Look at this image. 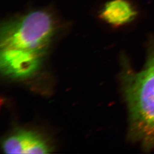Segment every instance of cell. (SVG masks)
I'll use <instances>...</instances> for the list:
<instances>
[{"instance_id": "cell-2", "label": "cell", "mask_w": 154, "mask_h": 154, "mask_svg": "<svg viewBox=\"0 0 154 154\" xmlns=\"http://www.w3.org/2000/svg\"><path fill=\"white\" fill-rule=\"evenodd\" d=\"M121 58L119 79L128 110V139L149 152L154 149V36L148 40L140 70H135L126 57Z\"/></svg>"}, {"instance_id": "cell-4", "label": "cell", "mask_w": 154, "mask_h": 154, "mask_svg": "<svg viewBox=\"0 0 154 154\" xmlns=\"http://www.w3.org/2000/svg\"><path fill=\"white\" fill-rule=\"evenodd\" d=\"M138 11L129 0H108L98 11L99 19L113 27H119L132 22Z\"/></svg>"}, {"instance_id": "cell-3", "label": "cell", "mask_w": 154, "mask_h": 154, "mask_svg": "<svg viewBox=\"0 0 154 154\" xmlns=\"http://www.w3.org/2000/svg\"><path fill=\"white\" fill-rule=\"evenodd\" d=\"M2 149L6 154H45L51 152L49 143L37 132L18 129L4 140Z\"/></svg>"}, {"instance_id": "cell-1", "label": "cell", "mask_w": 154, "mask_h": 154, "mask_svg": "<svg viewBox=\"0 0 154 154\" xmlns=\"http://www.w3.org/2000/svg\"><path fill=\"white\" fill-rule=\"evenodd\" d=\"M50 8H34L5 19L0 29V69L13 79L34 75L47 54L58 28Z\"/></svg>"}]
</instances>
